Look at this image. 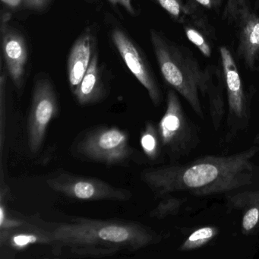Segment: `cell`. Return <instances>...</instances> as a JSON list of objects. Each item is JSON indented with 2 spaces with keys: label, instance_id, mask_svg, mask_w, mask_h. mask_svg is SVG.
<instances>
[{
  "label": "cell",
  "instance_id": "6da1fadb",
  "mask_svg": "<svg viewBox=\"0 0 259 259\" xmlns=\"http://www.w3.org/2000/svg\"><path fill=\"white\" fill-rule=\"evenodd\" d=\"M258 146L227 156L207 155L185 164H171L145 169L142 181L157 196L186 192L195 196L231 193L259 180L254 163Z\"/></svg>",
  "mask_w": 259,
  "mask_h": 259
},
{
  "label": "cell",
  "instance_id": "7a4b0ae2",
  "mask_svg": "<svg viewBox=\"0 0 259 259\" xmlns=\"http://www.w3.org/2000/svg\"><path fill=\"white\" fill-rule=\"evenodd\" d=\"M151 40L157 63L165 81L189 103L197 116L204 119L200 95L207 97L209 108L217 110L224 104L221 76L214 81L217 71H202L198 63L178 48L168 44L151 30Z\"/></svg>",
  "mask_w": 259,
  "mask_h": 259
},
{
  "label": "cell",
  "instance_id": "3957f363",
  "mask_svg": "<svg viewBox=\"0 0 259 259\" xmlns=\"http://www.w3.org/2000/svg\"><path fill=\"white\" fill-rule=\"evenodd\" d=\"M54 245L60 248L97 247L137 251L157 243L160 235L140 224L76 218L51 230Z\"/></svg>",
  "mask_w": 259,
  "mask_h": 259
},
{
  "label": "cell",
  "instance_id": "277c9868",
  "mask_svg": "<svg viewBox=\"0 0 259 259\" xmlns=\"http://www.w3.org/2000/svg\"><path fill=\"white\" fill-rule=\"evenodd\" d=\"M162 148L172 160L187 157L200 142L198 130L188 117L174 91H169L166 108L157 125Z\"/></svg>",
  "mask_w": 259,
  "mask_h": 259
},
{
  "label": "cell",
  "instance_id": "5b68a950",
  "mask_svg": "<svg viewBox=\"0 0 259 259\" xmlns=\"http://www.w3.org/2000/svg\"><path fill=\"white\" fill-rule=\"evenodd\" d=\"M77 152L106 165H122L133 155L130 138L117 127H99L86 133L77 144Z\"/></svg>",
  "mask_w": 259,
  "mask_h": 259
},
{
  "label": "cell",
  "instance_id": "8992f818",
  "mask_svg": "<svg viewBox=\"0 0 259 259\" xmlns=\"http://www.w3.org/2000/svg\"><path fill=\"white\" fill-rule=\"evenodd\" d=\"M48 187L69 198L81 201H128L132 193L99 179L77 177L62 172L46 181Z\"/></svg>",
  "mask_w": 259,
  "mask_h": 259
},
{
  "label": "cell",
  "instance_id": "52a82bcc",
  "mask_svg": "<svg viewBox=\"0 0 259 259\" xmlns=\"http://www.w3.org/2000/svg\"><path fill=\"white\" fill-rule=\"evenodd\" d=\"M220 54L228 101L227 128L229 133L227 136L228 139L248 127L250 119L249 105L231 52L226 47H221Z\"/></svg>",
  "mask_w": 259,
  "mask_h": 259
},
{
  "label": "cell",
  "instance_id": "ba28073f",
  "mask_svg": "<svg viewBox=\"0 0 259 259\" xmlns=\"http://www.w3.org/2000/svg\"><path fill=\"white\" fill-rule=\"evenodd\" d=\"M58 113V102L52 84L48 80L36 83L28 119V147L32 153L40 151L48 126Z\"/></svg>",
  "mask_w": 259,
  "mask_h": 259
},
{
  "label": "cell",
  "instance_id": "9c48e42d",
  "mask_svg": "<svg viewBox=\"0 0 259 259\" xmlns=\"http://www.w3.org/2000/svg\"><path fill=\"white\" fill-rule=\"evenodd\" d=\"M112 39L128 69L146 89L153 104L159 106L161 102L160 89L135 44L117 28L113 30Z\"/></svg>",
  "mask_w": 259,
  "mask_h": 259
},
{
  "label": "cell",
  "instance_id": "30bf717a",
  "mask_svg": "<svg viewBox=\"0 0 259 259\" xmlns=\"http://www.w3.org/2000/svg\"><path fill=\"white\" fill-rule=\"evenodd\" d=\"M239 25V57L250 69L259 57V16L245 7L236 19Z\"/></svg>",
  "mask_w": 259,
  "mask_h": 259
},
{
  "label": "cell",
  "instance_id": "8fae6325",
  "mask_svg": "<svg viewBox=\"0 0 259 259\" xmlns=\"http://www.w3.org/2000/svg\"><path fill=\"white\" fill-rule=\"evenodd\" d=\"M3 50L7 70L16 87L20 89L23 84L28 60L25 39L12 30L3 31Z\"/></svg>",
  "mask_w": 259,
  "mask_h": 259
},
{
  "label": "cell",
  "instance_id": "7c38bea8",
  "mask_svg": "<svg viewBox=\"0 0 259 259\" xmlns=\"http://www.w3.org/2000/svg\"><path fill=\"white\" fill-rule=\"evenodd\" d=\"M227 206L242 212V230L245 235L259 229V189L235 191L227 195Z\"/></svg>",
  "mask_w": 259,
  "mask_h": 259
},
{
  "label": "cell",
  "instance_id": "4fadbf2b",
  "mask_svg": "<svg viewBox=\"0 0 259 259\" xmlns=\"http://www.w3.org/2000/svg\"><path fill=\"white\" fill-rule=\"evenodd\" d=\"M92 38L90 31L75 41L68 60V75L72 92L82 81L92 60Z\"/></svg>",
  "mask_w": 259,
  "mask_h": 259
},
{
  "label": "cell",
  "instance_id": "5bb4252c",
  "mask_svg": "<svg viewBox=\"0 0 259 259\" xmlns=\"http://www.w3.org/2000/svg\"><path fill=\"white\" fill-rule=\"evenodd\" d=\"M1 246L7 245L15 250H23L36 244L54 243L51 231H47L27 223L22 227L0 234Z\"/></svg>",
  "mask_w": 259,
  "mask_h": 259
},
{
  "label": "cell",
  "instance_id": "9a60e30c",
  "mask_svg": "<svg viewBox=\"0 0 259 259\" xmlns=\"http://www.w3.org/2000/svg\"><path fill=\"white\" fill-rule=\"evenodd\" d=\"M102 87L100 81L98 58L97 54L92 56L89 69L78 87L73 92L78 104L89 105L94 104L102 97Z\"/></svg>",
  "mask_w": 259,
  "mask_h": 259
},
{
  "label": "cell",
  "instance_id": "2e32d148",
  "mask_svg": "<svg viewBox=\"0 0 259 259\" xmlns=\"http://www.w3.org/2000/svg\"><path fill=\"white\" fill-rule=\"evenodd\" d=\"M141 146L145 155L151 160H156L160 154V143L157 126L153 122H147L140 139Z\"/></svg>",
  "mask_w": 259,
  "mask_h": 259
},
{
  "label": "cell",
  "instance_id": "e0dca14e",
  "mask_svg": "<svg viewBox=\"0 0 259 259\" xmlns=\"http://www.w3.org/2000/svg\"><path fill=\"white\" fill-rule=\"evenodd\" d=\"M219 233V229L213 226L200 227L189 235V237L180 245V251H188L197 249L207 245L213 240Z\"/></svg>",
  "mask_w": 259,
  "mask_h": 259
},
{
  "label": "cell",
  "instance_id": "ac0fdd59",
  "mask_svg": "<svg viewBox=\"0 0 259 259\" xmlns=\"http://www.w3.org/2000/svg\"><path fill=\"white\" fill-rule=\"evenodd\" d=\"M185 202L186 199L184 198L168 194L162 197L158 204L150 211L149 217L153 219L162 220L169 216H175L180 213V209Z\"/></svg>",
  "mask_w": 259,
  "mask_h": 259
},
{
  "label": "cell",
  "instance_id": "d6986e66",
  "mask_svg": "<svg viewBox=\"0 0 259 259\" xmlns=\"http://www.w3.org/2000/svg\"><path fill=\"white\" fill-rule=\"evenodd\" d=\"M68 253L75 257H103L114 255L120 251L118 248L97 247H72L67 248Z\"/></svg>",
  "mask_w": 259,
  "mask_h": 259
},
{
  "label": "cell",
  "instance_id": "ffe728a7",
  "mask_svg": "<svg viewBox=\"0 0 259 259\" xmlns=\"http://www.w3.org/2000/svg\"><path fill=\"white\" fill-rule=\"evenodd\" d=\"M156 2L166 10L176 20L182 21L188 14L189 9L182 0H155Z\"/></svg>",
  "mask_w": 259,
  "mask_h": 259
},
{
  "label": "cell",
  "instance_id": "44dd1931",
  "mask_svg": "<svg viewBox=\"0 0 259 259\" xmlns=\"http://www.w3.org/2000/svg\"><path fill=\"white\" fill-rule=\"evenodd\" d=\"M185 32L189 41L192 42L204 57H210L211 56L210 45L199 31L192 27L187 26L185 28Z\"/></svg>",
  "mask_w": 259,
  "mask_h": 259
},
{
  "label": "cell",
  "instance_id": "7402d4cb",
  "mask_svg": "<svg viewBox=\"0 0 259 259\" xmlns=\"http://www.w3.org/2000/svg\"><path fill=\"white\" fill-rule=\"evenodd\" d=\"M5 75L2 74L0 79V150H1V157H3L4 151V136H5L6 125V103H5Z\"/></svg>",
  "mask_w": 259,
  "mask_h": 259
},
{
  "label": "cell",
  "instance_id": "603a6c76",
  "mask_svg": "<svg viewBox=\"0 0 259 259\" xmlns=\"http://www.w3.org/2000/svg\"><path fill=\"white\" fill-rule=\"evenodd\" d=\"M226 2L224 8V16L230 20L236 21L241 12L247 7L245 0H224Z\"/></svg>",
  "mask_w": 259,
  "mask_h": 259
},
{
  "label": "cell",
  "instance_id": "cb8c5ba5",
  "mask_svg": "<svg viewBox=\"0 0 259 259\" xmlns=\"http://www.w3.org/2000/svg\"><path fill=\"white\" fill-rule=\"evenodd\" d=\"M51 0H23L24 4L31 10H40L48 6Z\"/></svg>",
  "mask_w": 259,
  "mask_h": 259
},
{
  "label": "cell",
  "instance_id": "d4e9b609",
  "mask_svg": "<svg viewBox=\"0 0 259 259\" xmlns=\"http://www.w3.org/2000/svg\"><path fill=\"white\" fill-rule=\"evenodd\" d=\"M132 1L133 0H109V2L111 3L113 5L119 4L123 7L125 10L130 13V14L134 15L136 12H135L134 7L132 4Z\"/></svg>",
  "mask_w": 259,
  "mask_h": 259
},
{
  "label": "cell",
  "instance_id": "484cf974",
  "mask_svg": "<svg viewBox=\"0 0 259 259\" xmlns=\"http://www.w3.org/2000/svg\"><path fill=\"white\" fill-rule=\"evenodd\" d=\"M198 4L207 9H214L219 7L224 0H195Z\"/></svg>",
  "mask_w": 259,
  "mask_h": 259
},
{
  "label": "cell",
  "instance_id": "4316f807",
  "mask_svg": "<svg viewBox=\"0 0 259 259\" xmlns=\"http://www.w3.org/2000/svg\"><path fill=\"white\" fill-rule=\"evenodd\" d=\"M1 1L7 7H11V8H16L23 2V0H1Z\"/></svg>",
  "mask_w": 259,
  "mask_h": 259
}]
</instances>
